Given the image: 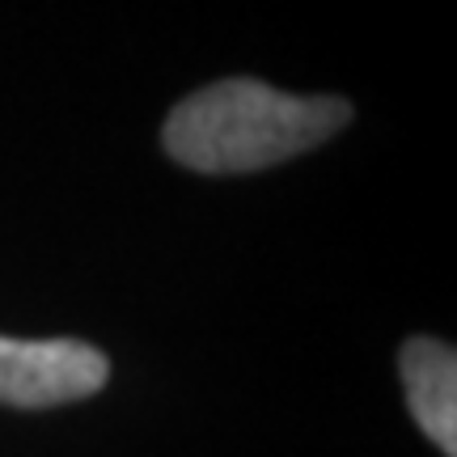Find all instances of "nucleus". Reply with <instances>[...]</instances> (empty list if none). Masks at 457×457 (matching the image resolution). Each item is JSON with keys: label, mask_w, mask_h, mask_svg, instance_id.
<instances>
[{"label": "nucleus", "mask_w": 457, "mask_h": 457, "mask_svg": "<svg viewBox=\"0 0 457 457\" xmlns=\"http://www.w3.org/2000/svg\"><path fill=\"white\" fill-rule=\"evenodd\" d=\"M347 119L343 98H296L254 77H228L170 111L162 145L199 174H254L318 148Z\"/></svg>", "instance_id": "obj_1"}, {"label": "nucleus", "mask_w": 457, "mask_h": 457, "mask_svg": "<svg viewBox=\"0 0 457 457\" xmlns=\"http://www.w3.org/2000/svg\"><path fill=\"white\" fill-rule=\"evenodd\" d=\"M415 424L445 457H457V356L441 339H407L398 352Z\"/></svg>", "instance_id": "obj_3"}, {"label": "nucleus", "mask_w": 457, "mask_h": 457, "mask_svg": "<svg viewBox=\"0 0 457 457\" xmlns=\"http://www.w3.org/2000/svg\"><path fill=\"white\" fill-rule=\"evenodd\" d=\"M111 360L81 339H4L0 335V407H60L98 394Z\"/></svg>", "instance_id": "obj_2"}]
</instances>
